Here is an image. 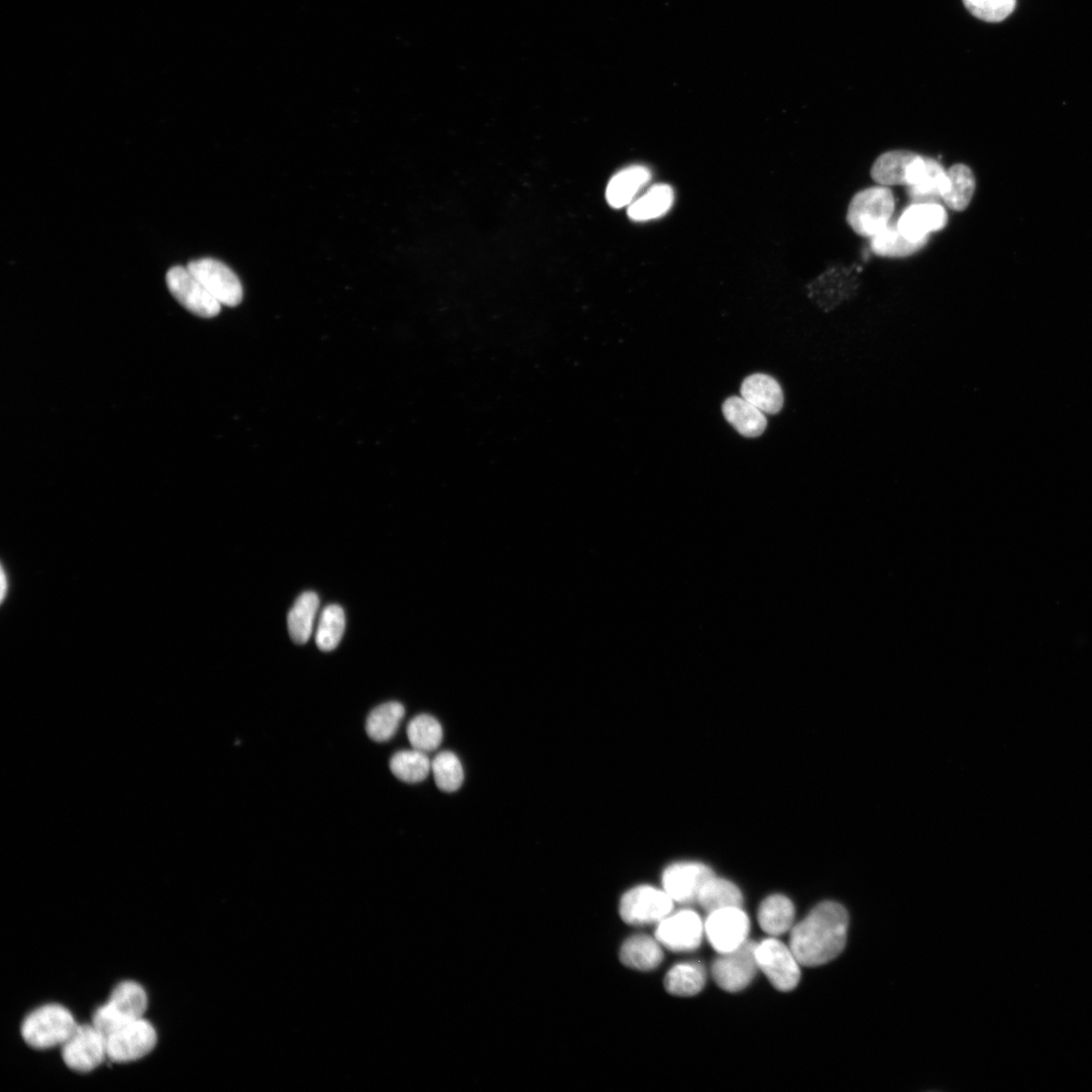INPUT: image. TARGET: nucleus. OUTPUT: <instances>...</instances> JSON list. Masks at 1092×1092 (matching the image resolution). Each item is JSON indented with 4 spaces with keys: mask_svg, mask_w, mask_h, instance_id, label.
I'll use <instances>...</instances> for the list:
<instances>
[{
    "mask_svg": "<svg viewBox=\"0 0 1092 1092\" xmlns=\"http://www.w3.org/2000/svg\"><path fill=\"white\" fill-rule=\"evenodd\" d=\"M407 735L412 749L426 754L437 750L443 740L441 725L429 715L414 718L408 725Z\"/></svg>",
    "mask_w": 1092,
    "mask_h": 1092,
    "instance_id": "obj_31",
    "label": "nucleus"
},
{
    "mask_svg": "<svg viewBox=\"0 0 1092 1092\" xmlns=\"http://www.w3.org/2000/svg\"><path fill=\"white\" fill-rule=\"evenodd\" d=\"M320 600L316 593L305 592L295 603L288 616L291 639L297 645H305L311 638Z\"/></svg>",
    "mask_w": 1092,
    "mask_h": 1092,
    "instance_id": "obj_23",
    "label": "nucleus"
},
{
    "mask_svg": "<svg viewBox=\"0 0 1092 1092\" xmlns=\"http://www.w3.org/2000/svg\"><path fill=\"white\" fill-rule=\"evenodd\" d=\"M431 772L437 787L441 791L455 792L463 783L464 773L461 762L452 752L446 751L437 754L431 761Z\"/></svg>",
    "mask_w": 1092,
    "mask_h": 1092,
    "instance_id": "obj_33",
    "label": "nucleus"
},
{
    "mask_svg": "<svg viewBox=\"0 0 1092 1092\" xmlns=\"http://www.w3.org/2000/svg\"><path fill=\"white\" fill-rule=\"evenodd\" d=\"M758 944L747 940L738 949L721 954L713 965V976L717 984L728 992H739L750 985L758 973L756 956Z\"/></svg>",
    "mask_w": 1092,
    "mask_h": 1092,
    "instance_id": "obj_6",
    "label": "nucleus"
},
{
    "mask_svg": "<svg viewBox=\"0 0 1092 1092\" xmlns=\"http://www.w3.org/2000/svg\"><path fill=\"white\" fill-rule=\"evenodd\" d=\"M157 1040L152 1023L140 1018L107 1035L108 1059L114 1063L140 1060L155 1048Z\"/></svg>",
    "mask_w": 1092,
    "mask_h": 1092,
    "instance_id": "obj_8",
    "label": "nucleus"
},
{
    "mask_svg": "<svg viewBox=\"0 0 1092 1092\" xmlns=\"http://www.w3.org/2000/svg\"><path fill=\"white\" fill-rule=\"evenodd\" d=\"M795 907L784 895L775 894L766 898L758 911V921L762 930L771 936H781L793 927Z\"/></svg>",
    "mask_w": 1092,
    "mask_h": 1092,
    "instance_id": "obj_22",
    "label": "nucleus"
},
{
    "mask_svg": "<svg viewBox=\"0 0 1092 1092\" xmlns=\"http://www.w3.org/2000/svg\"><path fill=\"white\" fill-rule=\"evenodd\" d=\"M742 397L763 413L775 415L784 405V394L779 383L764 373H755L745 378L741 387Z\"/></svg>",
    "mask_w": 1092,
    "mask_h": 1092,
    "instance_id": "obj_17",
    "label": "nucleus"
},
{
    "mask_svg": "<svg viewBox=\"0 0 1092 1092\" xmlns=\"http://www.w3.org/2000/svg\"><path fill=\"white\" fill-rule=\"evenodd\" d=\"M727 421L743 436L756 438L767 428L768 422L761 410L743 397H731L723 405Z\"/></svg>",
    "mask_w": 1092,
    "mask_h": 1092,
    "instance_id": "obj_18",
    "label": "nucleus"
},
{
    "mask_svg": "<svg viewBox=\"0 0 1092 1092\" xmlns=\"http://www.w3.org/2000/svg\"><path fill=\"white\" fill-rule=\"evenodd\" d=\"M963 3L974 17L987 23L1004 21L1016 7V0H963Z\"/></svg>",
    "mask_w": 1092,
    "mask_h": 1092,
    "instance_id": "obj_34",
    "label": "nucleus"
},
{
    "mask_svg": "<svg viewBox=\"0 0 1092 1092\" xmlns=\"http://www.w3.org/2000/svg\"><path fill=\"white\" fill-rule=\"evenodd\" d=\"M674 198V191L670 186H654L630 206L629 216L632 220L638 222L658 219L669 212L673 206Z\"/></svg>",
    "mask_w": 1092,
    "mask_h": 1092,
    "instance_id": "obj_25",
    "label": "nucleus"
},
{
    "mask_svg": "<svg viewBox=\"0 0 1092 1092\" xmlns=\"http://www.w3.org/2000/svg\"><path fill=\"white\" fill-rule=\"evenodd\" d=\"M703 934L704 923L699 914L684 909L659 922L656 938L670 951L690 952L700 947Z\"/></svg>",
    "mask_w": 1092,
    "mask_h": 1092,
    "instance_id": "obj_13",
    "label": "nucleus"
},
{
    "mask_svg": "<svg viewBox=\"0 0 1092 1092\" xmlns=\"http://www.w3.org/2000/svg\"><path fill=\"white\" fill-rule=\"evenodd\" d=\"M895 200L887 187H873L859 192L852 199L847 221L863 237H873L888 226Z\"/></svg>",
    "mask_w": 1092,
    "mask_h": 1092,
    "instance_id": "obj_4",
    "label": "nucleus"
},
{
    "mask_svg": "<svg viewBox=\"0 0 1092 1092\" xmlns=\"http://www.w3.org/2000/svg\"><path fill=\"white\" fill-rule=\"evenodd\" d=\"M927 241L911 242L907 240L897 228V225L888 224L883 230L872 237L871 249L883 257H906L919 251Z\"/></svg>",
    "mask_w": 1092,
    "mask_h": 1092,
    "instance_id": "obj_30",
    "label": "nucleus"
},
{
    "mask_svg": "<svg viewBox=\"0 0 1092 1092\" xmlns=\"http://www.w3.org/2000/svg\"><path fill=\"white\" fill-rule=\"evenodd\" d=\"M756 956L759 968L772 985L783 992L796 988L800 981V963L790 947L776 939L758 944Z\"/></svg>",
    "mask_w": 1092,
    "mask_h": 1092,
    "instance_id": "obj_7",
    "label": "nucleus"
},
{
    "mask_svg": "<svg viewBox=\"0 0 1092 1092\" xmlns=\"http://www.w3.org/2000/svg\"><path fill=\"white\" fill-rule=\"evenodd\" d=\"M674 900L665 891L650 885L629 890L622 898L620 913L632 925L659 923L671 914Z\"/></svg>",
    "mask_w": 1092,
    "mask_h": 1092,
    "instance_id": "obj_5",
    "label": "nucleus"
},
{
    "mask_svg": "<svg viewBox=\"0 0 1092 1092\" xmlns=\"http://www.w3.org/2000/svg\"><path fill=\"white\" fill-rule=\"evenodd\" d=\"M620 957L622 963L629 968L652 971L661 965L664 953L657 939L647 935H637L624 943Z\"/></svg>",
    "mask_w": 1092,
    "mask_h": 1092,
    "instance_id": "obj_19",
    "label": "nucleus"
},
{
    "mask_svg": "<svg viewBox=\"0 0 1092 1092\" xmlns=\"http://www.w3.org/2000/svg\"><path fill=\"white\" fill-rule=\"evenodd\" d=\"M917 153L906 150H894L880 155L871 170L875 183L883 187L907 186V178Z\"/></svg>",
    "mask_w": 1092,
    "mask_h": 1092,
    "instance_id": "obj_20",
    "label": "nucleus"
},
{
    "mask_svg": "<svg viewBox=\"0 0 1092 1092\" xmlns=\"http://www.w3.org/2000/svg\"><path fill=\"white\" fill-rule=\"evenodd\" d=\"M62 1051L69 1068L88 1073L101 1066L108 1058L107 1036L94 1024L79 1025Z\"/></svg>",
    "mask_w": 1092,
    "mask_h": 1092,
    "instance_id": "obj_10",
    "label": "nucleus"
},
{
    "mask_svg": "<svg viewBox=\"0 0 1092 1092\" xmlns=\"http://www.w3.org/2000/svg\"><path fill=\"white\" fill-rule=\"evenodd\" d=\"M390 769L399 780L415 784L428 777L431 761L426 753L415 749L400 751L391 759Z\"/></svg>",
    "mask_w": 1092,
    "mask_h": 1092,
    "instance_id": "obj_29",
    "label": "nucleus"
},
{
    "mask_svg": "<svg viewBox=\"0 0 1092 1092\" xmlns=\"http://www.w3.org/2000/svg\"><path fill=\"white\" fill-rule=\"evenodd\" d=\"M148 1007L145 989L137 982L124 981L113 990L108 1002L99 1007L93 1024L106 1036L118 1028L143 1018Z\"/></svg>",
    "mask_w": 1092,
    "mask_h": 1092,
    "instance_id": "obj_3",
    "label": "nucleus"
},
{
    "mask_svg": "<svg viewBox=\"0 0 1092 1092\" xmlns=\"http://www.w3.org/2000/svg\"><path fill=\"white\" fill-rule=\"evenodd\" d=\"M404 717L405 708L401 703H384L369 714L365 725L366 734L376 743L388 742L396 735Z\"/></svg>",
    "mask_w": 1092,
    "mask_h": 1092,
    "instance_id": "obj_28",
    "label": "nucleus"
},
{
    "mask_svg": "<svg viewBox=\"0 0 1092 1092\" xmlns=\"http://www.w3.org/2000/svg\"><path fill=\"white\" fill-rule=\"evenodd\" d=\"M697 902L706 912L712 913L724 908H742L744 897L736 884L714 876L703 886Z\"/></svg>",
    "mask_w": 1092,
    "mask_h": 1092,
    "instance_id": "obj_26",
    "label": "nucleus"
},
{
    "mask_svg": "<svg viewBox=\"0 0 1092 1092\" xmlns=\"http://www.w3.org/2000/svg\"><path fill=\"white\" fill-rule=\"evenodd\" d=\"M705 982V969L699 963L677 964L665 977L666 990L676 996L696 995L703 989Z\"/></svg>",
    "mask_w": 1092,
    "mask_h": 1092,
    "instance_id": "obj_27",
    "label": "nucleus"
},
{
    "mask_svg": "<svg viewBox=\"0 0 1092 1092\" xmlns=\"http://www.w3.org/2000/svg\"><path fill=\"white\" fill-rule=\"evenodd\" d=\"M79 1024L73 1013L61 1004H46L32 1011L23 1021L24 1041L36 1050L64 1046Z\"/></svg>",
    "mask_w": 1092,
    "mask_h": 1092,
    "instance_id": "obj_2",
    "label": "nucleus"
},
{
    "mask_svg": "<svg viewBox=\"0 0 1092 1092\" xmlns=\"http://www.w3.org/2000/svg\"><path fill=\"white\" fill-rule=\"evenodd\" d=\"M948 223V214L939 204H913L900 216L898 231L911 242L927 241L933 232L943 230Z\"/></svg>",
    "mask_w": 1092,
    "mask_h": 1092,
    "instance_id": "obj_16",
    "label": "nucleus"
},
{
    "mask_svg": "<svg viewBox=\"0 0 1092 1092\" xmlns=\"http://www.w3.org/2000/svg\"><path fill=\"white\" fill-rule=\"evenodd\" d=\"M848 926L849 915L844 906L833 901L823 902L792 927L789 947L800 965H825L844 951Z\"/></svg>",
    "mask_w": 1092,
    "mask_h": 1092,
    "instance_id": "obj_1",
    "label": "nucleus"
},
{
    "mask_svg": "<svg viewBox=\"0 0 1092 1092\" xmlns=\"http://www.w3.org/2000/svg\"><path fill=\"white\" fill-rule=\"evenodd\" d=\"M948 185L942 200L953 211L963 212L970 205L976 189L973 172L965 165H955L947 171Z\"/></svg>",
    "mask_w": 1092,
    "mask_h": 1092,
    "instance_id": "obj_24",
    "label": "nucleus"
},
{
    "mask_svg": "<svg viewBox=\"0 0 1092 1092\" xmlns=\"http://www.w3.org/2000/svg\"><path fill=\"white\" fill-rule=\"evenodd\" d=\"M652 179L651 171L644 166H633L620 172L609 184V204L621 209L634 201L640 190Z\"/></svg>",
    "mask_w": 1092,
    "mask_h": 1092,
    "instance_id": "obj_21",
    "label": "nucleus"
},
{
    "mask_svg": "<svg viewBox=\"0 0 1092 1092\" xmlns=\"http://www.w3.org/2000/svg\"><path fill=\"white\" fill-rule=\"evenodd\" d=\"M714 876V871L704 864L679 862L664 871L663 887L674 901L692 903L697 901L703 886Z\"/></svg>",
    "mask_w": 1092,
    "mask_h": 1092,
    "instance_id": "obj_14",
    "label": "nucleus"
},
{
    "mask_svg": "<svg viewBox=\"0 0 1092 1092\" xmlns=\"http://www.w3.org/2000/svg\"><path fill=\"white\" fill-rule=\"evenodd\" d=\"M947 185V171L941 163L919 155L909 170L906 187L913 202L936 204L937 200L942 199Z\"/></svg>",
    "mask_w": 1092,
    "mask_h": 1092,
    "instance_id": "obj_15",
    "label": "nucleus"
},
{
    "mask_svg": "<svg viewBox=\"0 0 1092 1092\" xmlns=\"http://www.w3.org/2000/svg\"><path fill=\"white\" fill-rule=\"evenodd\" d=\"M188 268L222 306L236 307L242 302L241 282L223 262L203 258L190 262Z\"/></svg>",
    "mask_w": 1092,
    "mask_h": 1092,
    "instance_id": "obj_12",
    "label": "nucleus"
},
{
    "mask_svg": "<svg viewBox=\"0 0 1092 1092\" xmlns=\"http://www.w3.org/2000/svg\"><path fill=\"white\" fill-rule=\"evenodd\" d=\"M345 614L339 606L327 607L319 620L316 644L322 652L335 650L345 631Z\"/></svg>",
    "mask_w": 1092,
    "mask_h": 1092,
    "instance_id": "obj_32",
    "label": "nucleus"
},
{
    "mask_svg": "<svg viewBox=\"0 0 1092 1092\" xmlns=\"http://www.w3.org/2000/svg\"><path fill=\"white\" fill-rule=\"evenodd\" d=\"M167 284L177 301L193 314L202 318H213L221 312L222 304L188 267L176 266L170 269Z\"/></svg>",
    "mask_w": 1092,
    "mask_h": 1092,
    "instance_id": "obj_9",
    "label": "nucleus"
},
{
    "mask_svg": "<svg viewBox=\"0 0 1092 1092\" xmlns=\"http://www.w3.org/2000/svg\"><path fill=\"white\" fill-rule=\"evenodd\" d=\"M12 590V577L9 568L2 562L0 565V603L2 607H5L9 600Z\"/></svg>",
    "mask_w": 1092,
    "mask_h": 1092,
    "instance_id": "obj_35",
    "label": "nucleus"
},
{
    "mask_svg": "<svg viewBox=\"0 0 1092 1092\" xmlns=\"http://www.w3.org/2000/svg\"><path fill=\"white\" fill-rule=\"evenodd\" d=\"M750 926V919L742 908L730 907L709 913L704 922V933L714 949L726 954L748 940Z\"/></svg>",
    "mask_w": 1092,
    "mask_h": 1092,
    "instance_id": "obj_11",
    "label": "nucleus"
}]
</instances>
